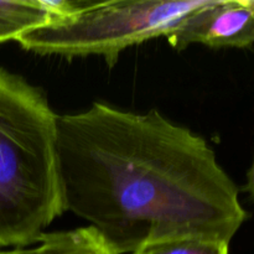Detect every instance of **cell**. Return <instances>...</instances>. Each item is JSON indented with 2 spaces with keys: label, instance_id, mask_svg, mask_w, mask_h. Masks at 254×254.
I'll return each instance as SVG.
<instances>
[{
  "label": "cell",
  "instance_id": "277c9868",
  "mask_svg": "<svg viewBox=\"0 0 254 254\" xmlns=\"http://www.w3.org/2000/svg\"><path fill=\"white\" fill-rule=\"evenodd\" d=\"M176 51L192 44L212 49H247L254 44L253 0H207L184 17L166 36Z\"/></svg>",
  "mask_w": 254,
  "mask_h": 254
},
{
  "label": "cell",
  "instance_id": "6da1fadb",
  "mask_svg": "<svg viewBox=\"0 0 254 254\" xmlns=\"http://www.w3.org/2000/svg\"><path fill=\"white\" fill-rule=\"evenodd\" d=\"M57 156L64 211L116 254L181 238L230 245L248 218L207 141L156 109L94 102L59 116Z\"/></svg>",
  "mask_w": 254,
  "mask_h": 254
},
{
  "label": "cell",
  "instance_id": "3957f363",
  "mask_svg": "<svg viewBox=\"0 0 254 254\" xmlns=\"http://www.w3.org/2000/svg\"><path fill=\"white\" fill-rule=\"evenodd\" d=\"M207 0L79 1L73 12L20 35L15 42L40 56H102L113 68L128 47L168 36Z\"/></svg>",
  "mask_w": 254,
  "mask_h": 254
},
{
  "label": "cell",
  "instance_id": "5b68a950",
  "mask_svg": "<svg viewBox=\"0 0 254 254\" xmlns=\"http://www.w3.org/2000/svg\"><path fill=\"white\" fill-rule=\"evenodd\" d=\"M41 254H116L92 227L45 232L39 240Z\"/></svg>",
  "mask_w": 254,
  "mask_h": 254
},
{
  "label": "cell",
  "instance_id": "52a82bcc",
  "mask_svg": "<svg viewBox=\"0 0 254 254\" xmlns=\"http://www.w3.org/2000/svg\"><path fill=\"white\" fill-rule=\"evenodd\" d=\"M131 254H230V245L195 238H181L153 243Z\"/></svg>",
  "mask_w": 254,
  "mask_h": 254
},
{
  "label": "cell",
  "instance_id": "8992f818",
  "mask_svg": "<svg viewBox=\"0 0 254 254\" xmlns=\"http://www.w3.org/2000/svg\"><path fill=\"white\" fill-rule=\"evenodd\" d=\"M51 20L39 0H0V44L15 41L20 35Z\"/></svg>",
  "mask_w": 254,
  "mask_h": 254
},
{
  "label": "cell",
  "instance_id": "7a4b0ae2",
  "mask_svg": "<svg viewBox=\"0 0 254 254\" xmlns=\"http://www.w3.org/2000/svg\"><path fill=\"white\" fill-rule=\"evenodd\" d=\"M57 118L39 87L0 66V251L37 245L64 212Z\"/></svg>",
  "mask_w": 254,
  "mask_h": 254
},
{
  "label": "cell",
  "instance_id": "9c48e42d",
  "mask_svg": "<svg viewBox=\"0 0 254 254\" xmlns=\"http://www.w3.org/2000/svg\"><path fill=\"white\" fill-rule=\"evenodd\" d=\"M0 254H41L39 245L32 248H21V250H5L0 251Z\"/></svg>",
  "mask_w": 254,
  "mask_h": 254
},
{
  "label": "cell",
  "instance_id": "ba28073f",
  "mask_svg": "<svg viewBox=\"0 0 254 254\" xmlns=\"http://www.w3.org/2000/svg\"><path fill=\"white\" fill-rule=\"evenodd\" d=\"M246 191L250 195V197L254 201V159L253 163L251 165V169L248 170L247 174V184H246Z\"/></svg>",
  "mask_w": 254,
  "mask_h": 254
}]
</instances>
